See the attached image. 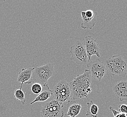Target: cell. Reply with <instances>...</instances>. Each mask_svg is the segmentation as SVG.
<instances>
[{"label":"cell","mask_w":127,"mask_h":117,"mask_svg":"<svg viewBox=\"0 0 127 117\" xmlns=\"http://www.w3.org/2000/svg\"><path fill=\"white\" fill-rule=\"evenodd\" d=\"M86 49L88 62L91 60V57L95 55L98 58L100 56V49L96 41L91 36H87L85 38L84 42Z\"/></svg>","instance_id":"8"},{"label":"cell","mask_w":127,"mask_h":117,"mask_svg":"<svg viewBox=\"0 0 127 117\" xmlns=\"http://www.w3.org/2000/svg\"><path fill=\"white\" fill-rule=\"evenodd\" d=\"M68 106L66 116L70 117H76L79 115L81 109L80 103L75 101H70L67 104Z\"/></svg>","instance_id":"11"},{"label":"cell","mask_w":127,"mask_h":117,"mask_svg":"<svg viewBox=\"0 0 127 117\" xmlns=\"http://www.w3.org/2000/svg\"><path fill=\"white\" fill-rule=\"evenodd\" d=\"M81 28L84 29L93 28L96 23L97 15L92 18L87 17L85 14V11H81Z\"/></svg>","instance_id":"13"},{"label":"cell","mask_w":127,"mask_h":117,"mask_svg":"<svg viewBox=\"0 0 127 117\" xmlns=\"http://www.w3.org/2000/svg\"><path fill=\"white\" fill-rule=\"evenodd\" d=\"M119 112L126 114L127 113V105L122 104L119 106Z\"/></svg>","instance_id":"18"},{"label":"cell","mask_w":127,"mask_h":117,"mask_svg":"<svg viewBox=\"0 0 127 117\" xmlns=\"http://www.w3.org/2000/svg\"><path fill=\"white\" fill-rule=\"evenodd\" d=\"M71 60L79 65H86L88 63V58L84 43L76 41L70 48Z\"/></svg>","instance_id":"6"},{"label":"cell","mask_w":127,"mask_h":117,"mask_svg":"<svg viewBox=\"0 0 127 117\" xmlns=\"http://www.w3.org/2000/svg\"><path fill=\"white\" fill-rule=\"evenodd\" d=\"M92 76L88 69H86L84 73L78 75L69 83L71 91V98L74 101L76 99L87 98V89L91 87Z\"/></svg>","instance_id":"1"},{"label":"cell","mask_w":127,"mask_h":117,"mask_svg":"<svg viewBox=\"0 0 127 117\" xmlns=\"http://www.w3.org/2000/svg\"><path fill=\"white\" fill-rule=\"evenodd\" d=\"M54 65L51 63L34 68L33 72L32 83H38L44 87L47 84L48 79L54 76Z\"/></svg>","instance_id":"3"},{"label":"cell","mask_w":127,"mask_h":117,"mask_svg":"<svg viewBox=\"0 0 127 117\" xmlns=\"http://www.w3.org/2000/svg\"><path fill=\"white\" fill-rule=\"evenodd\" d=\"M52 96L53 91L49 88L48 85L47 84L43 87V91L37 97H36L35 99L32 102H31V104L32 105L36 102L45 101L49 99Z\"/></svg>","instance_id":"12"},{"label":"cell","mask_w":127,"mask_h":117,"mask_svg":"<svg viewBox=\"0 0 127 117\" xmlns=\"http://www.w3.org/2000/svg\"><path fill=\"white\" fill-rule=\"evenodd\" d=\"M87 65L90 72L92 78L96 80L100 81L106 74L107 69L104 63L99 59L89 62Z\"/></svg>","instance_id":"7"},{"label":"cell","mask_w":127,"mask_h":117,"mask_svg":"<svg viewBox=\"0 0 127 117\" xmlns=\"http://www.w3.org/2000/svg\"><path fill=\"white\" fill-rule=\"evenodd\" d=\"M53 91V99L61 104H67L71 98L69 84L64 80H61L54 87Z\"/></svg>","instance_id":"4"},{"label":"cell","mask_w":127,"mask_h":117,"mask_svg":"<svg viewBox=\"0 0 127 117\" xmlns=\"http://www.w3.org/2000/svg\"><path fill=\"white\" fill-rule=\"evenodd\" d=\"M109 110L111 112H112L114 117H126V114H122L119 112L118 111L114 110L112 106L109 107Z\"/></svg>","instance_id":"17"},{"label":"cell","mask_w":127,"mask_h":117,"mask_svg":"<svg viewBox=\"0 0 127 117\" xmlns=\"http://www.w3.org/2000/svg\"><path fill=\"white\" fill-rule=\"evenodd\" d=\"M14 97L15 99L20 101L23 105L25 104L26 102L25 95L22 89H16L14 92Z\"/></svg>","instance_id":"15"},{"label":"cell","mask_w":127,"mask_h":117,"mask_svg":"<svg viewBox=\"0 0 127 117\" xmlns=\"http://www.w3.org/2000/svg\"><path fill=\"white\" fill-rule=\"evenodd\" d=\"M87 111L86 116L87 117H98L99 108L96 104H95L92 100L87 103Z\"/></svg>","instance_id":"14"},{"label":"cell","mask_w":127,"mask_h":117,"mask_svg":"<svg viewBox=\"0 0 127 117\" xmlns=\"http://www.w3.org/2000/svg\"><path fill=\"white\" fill-rule=\"evenodd\" d=\"M31 92L34 94L39 95L43 90V87L39 83H34L32 84L31 87Z\"/></svg>","instance_id":"16"},{"label":"cell","mask_w":127,"mask_h":117,"mask_svg":"<svg viewBox=\"0 0 127 117\" xmlns=\"http://www.w3.org/2000/svg\"><path fill=\"white\" fill-rule=\"evenodd\" d=\"M104 64L113 76L124 78L127 74V61L120 55L114 56L108 58Z\"/></svg>","instance_id":"2"},{"label":"cell","mask_w":127,"mask_h":117,"mask_svg":"<svg viewBox=\"0 0 127 117\" xmlns=\"http://www.w3.org/2000/svg\"><path fill=\"white\" fill-rule=\"evenodd\" d=\"M92 91V89L91 87H89L88 89H87V94H90Z\"/></svg>","instance_id":"19"},{"label":"cell","mask_w":127,"mask_h":117,"mask_svg":"<svg viewBox=\"0 0 127 117\" xmlns=\"http://www.w3.org/2000/svg\"><path fill=\"white\" fill-rule=\"evenodd\" d=\"M126 117H127V113L126 114Z\"/></svg>","instance_id":"20"},{"label":"cell","mask_w":127,"mask_h":117,"mask_svg":"<svg viewBox=\"0 0 127 117\" xmlns=\"http://www.w3.org/2000/svg\"><path fill=\"white\" fill-rule=\"evenodd\" d=\"M112 90L120 101L127 100V80H122L114 84Z\"/></svg>","instance_id":"9"},{"label":"cell","mask_w":127,"mask_h":117,"mask_svg":"<svg viewBox=\"0 0 127 117\" xmlns=\"http://www.w3.org/2000/svg\"><path fill=\"white\" fill-rule=\"evenodd\" d=\"M34 68H28L22 69L18 74L17 81L21 83L20 89H22L23 84L32 83L33 72Z\"/></svg>","instance_id":"10"},{"label":"cell","mask_w":127,"mask_h":117,"mask_svg":"<svg viewBox=\"0 0 127 117\" xmlns=\"http://www.w3.org/2000/svg\"><path fill=\"white\" fill-rule=\"evenodd\" d=\"M64 105L55 99L47 102L40 108L42 117H63Z\"/></svg>","instance_id":"5"}]
</instances>
